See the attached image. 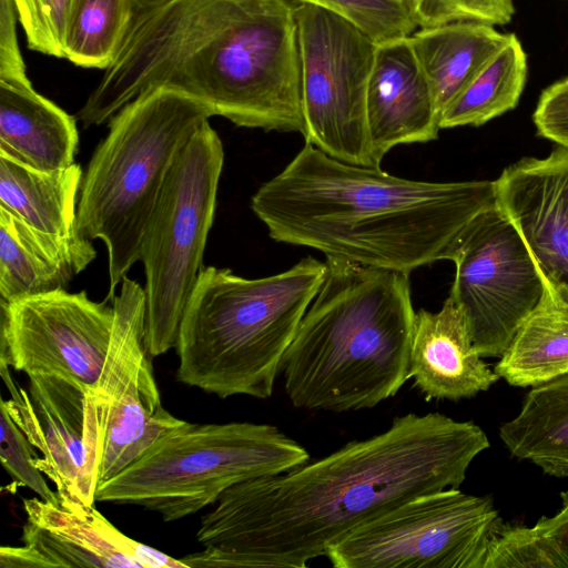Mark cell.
I'll list each match as a JSON object with an SVG mask.
<instances>
[{"label": "cell", "mask_w": 568, "mask_h": 568, "mask_svg": "<svg viewBox=\"0 0 568 568\" xmlns=\"http://www.w3.org/2000/svg\"><path fill=\"white\" fill-rule=\"evenodd\" d=\"M489 446L474 422L440 413L395 417L369 438L226 489L201 518L203 550L181 560L187 568H305L392 508L458 488Z\"/></svg>", "instance_id": "6da1fadb"}, {"label": "cell", "mask_w": 568, "mask_h": 568, "mask_svg": "<svg viewBox=\"0 0 568 568\" xmlns=\"http://www.w3.org/2000/svg\"><path fill=\"white\" fill-rule=\"evenodd\" d=\"M296 2L136 0L112 63L78 112L101 125L139 95L168 88L237 126L305 130Z\"/></svg>", "instance_id": "7a4b0ae2"}, {"label": "cell", "mask_w": 568, "mask_h": 568, "mask_svg": "<svg viewBox=\"0 0 568 568\" xmlns=\"http://www.w3.org/2000/svg\"><path fill=\"white\" fill-rule=\"evenodd\" d=\"M496 203L495 181L428 182L337 160L306 143L251 209L276 242L326 260L403 272L448 260L458 234Z\"/></svg>", "instance_id": "3957f363"}, {"label": "cell", "mask_w": 568, "mask_h": 568, "mask_svg": "<svg viewBox=\"0 0 568 568\" xmlns=\"http://www.w3.org/2000/svg\"><path fill=\"white\" fill-rule=\"evenodd\" d=\"M409 274L326 260V274L280 365L296 408H373L409 379Z\"/></svg>", "instance_id": "277c9868"}, {"label": "cell", "mask_w": 568, "mask_h": 568, "mask_svg": "<svg viewBox=\"0 0 568 568\" xmlns=\"http://www.w3.org/2000/svg\"><path fill=\"white\" fill-rule=\"evenodd\" d=\"M325 274L326 262L312 256L258 278L202 266L174 347L178 381L220 398L272 396L281 361Z\"/></svg>", "instance_id": "5b68a950"}, {"label": "cell", "mask_w": 568, "mask_h": 568, "mask_svg": "<svg viewBox=\"0 0 568 568\" xmlns=\"http://www.w3.org/2000/svg\"><path fill=\"white\" fill-rule=\"evenodd\" d=\"M205 103L158 88L126 103L109 120V131L83 173L79 232L100 239L109 257L108 301L140 261L148 219L181 150L214 116Z\"/></svg>", "instance_id": "8992f818"}, {"label": "cell", "mask_w": 568, "mask_h": 568, "mask_svg": "<svg viewBox=\"0 0 568 568\" xmlns=\"http://www.w3.org/2000/svg\"><path fill=\"white\" fill-rule=\"evenodd\" d=\"M308 460L307 449L274 425L184 422L99 485L95 500L140 506L174 521L215 504L234 485Z\"/></svg>", "instance_id": "52a82bcc"}, {"label": "cell", "mask_w": 568, "mask_h": 568, "mask_svg": "<svg viewBox=\"0 0 568 568\" xmlns=\"http://www.w3.org/2000/svg\"><path fill=\"white\" fill-rule=\"evenodd\" d=\"M224 162L217 132L205 122L176 156L145 224L144 346L151 357L175 347L201 271Z\"/></svg>", "instance_id": "ba28073f"}, {"label": "cell", "mask_w": 568, "mask_h": 568, "mask_svg": "<svg viewBox=\"0 0 568 568\" xmlns=\"http://www.w3.org/2000/svg\"><path fill=\"white\" fill-rule=\"evenodd\" d=\"M489 496L450 487L412 498L331 547L335 568H483L500 523Z\"/></svg>", "instance_id": "9c48e42d"}, {"label": "cell", "mask_w": 568, "mask_h": 568, "mask_svg": "<svg viewBox=\"0 0 568 568\" xmlns=\"http://www.w3.org/2000/svg\"><path fill=\"white\" fill-rule=\"evenodd\" d=\"M296 23L305 142L343 162L378 168L366 125L376 43L313 4H297Z\"/></svg>", "instance_id": "30bf717a"}, {"label": "cell", "mask_w": 568, "mask_h": 568, "mask_svg": "<svg viewBox=\"0 0 568 568\" xmlns=\"http://www.w3.org/2000/svg\"><path fill=\"white\" fill-rule=\"evenodd\" d=\"M449 296L464 312L481 357H501L539 303L545 283L521 235L495 203L458 234Z\"/></svg>", "instance_id": "8fae6325"}, {"label": "cell", "mask_w": 568, "mask_h": 568, "mask_svg": "<svg viewBox=\"0 0 568 568\" xmlns=\"http://www.w3.org/2000/svg\"><path fill=\"white\" fill-rule=\"evenodd\" d=\"M67 290L1 301L0 361L29 376L53 374L93 393L114 324V306Z\"/></svg>", "instance_id": "7c38bea8"}, {"label": "cell", "mask_w": 568, "mask_h": 568, "mask_svg": "<svg viewBox=\"0 0 568 568\" xmlns=\"http://www.w3.org/2000/svg\"><path fill=\"white\" fill-rule=\"evenodd\" d=\"M0 373L11 394L0 404L42 453L37 468L60 495L93 505L104 433L92 394L53 374L31 375L28 390H18L7 363L0 362Z\"/></svg>", "instance_id": "4fadbf2b"}, {"label": "cell", "mask_w": 568, "mask_h": 568, "mask_svg": "<svg viewBox=\"0 0 568 568\" xmlns=\"http://www.w3.org/2000/svg\"><path fill=\"white\" fill-rule=\"evenodd\" d=\"M22 546L0 548L1 568H187L181 560L139 542L93 505L60 495L22 500Z\"/></svg>", "instance_id": "5bb4252c"}, {"label": "cell", "mask_w": 568, "mask_h": 568, "mask_svg": "<svg viewBox=\"0 0 568 568\" xmlns=\"http://www.w3.org/2000/svg\"><path fill=\"white\" fill-rule=\"evenodd\" d=\"M496 204L528 247L546 286L568 298V145L526 156L495 180Z\"/></svg>", "instance_id": "9a60e30c"}, {"label": "cell", "mask_w": 568, "mask_h": 568, "mask_svg": "<svg viewBox=\"0 0 568 568\" xmlns=\"http://www.w3.org/2000/svg\"><path fill=\"white\" fill-rule=\"evenodd\" d=\"M366 125L377 166L394 146L433 141L442 130L409 37L376 44L366 90Z\"/></svg>", "instance_id": "2e32d148"}, {"label": "cell", "mask_w": 568, "mask_h": 568, "mask_svg": "<svg viewBox=\"0 0 568 568\" xmlns=\"http://www.w3.org/2000/svg\"><path fill=\"white\" fill-rule=\"evenodd\" d=\"M408 375L426 400L470 398L500 378L477 352L467 318L449 295L438 312H415Z\"/></svg>", "instance_id": "e0dca14e"}, {"label": "cell", "mask_w": 568, "mask_h": 568, "mask_svg": "<svg viewBox=\"0 0 568 568\" xmlns=\"http://www.w3.org/2000/svg\"><path fill=\"white\" fill-rule=\"evenodd\" d=\"M95 256L91 240L80 232L47 234L0 207L1 301L65 290Z\"/></svg>", "instance_id": "ac0fdd59"}, {"label": "cell", "mask_w": 568, "mask_h": 568, "mask_svg": "<svg viewBox=\"0 0 568 568\" xmlns=\"http://www.w3.org/2000/svg\"><path fill=\"white\" fill-rule=\"evenodd\" d=\"M77 120L30 81H0V155L40 171L74 163Z\"/></svg>", "instance_id": "d6986e66"}, {"label": "cell", "mask_w": 568, "mask_h": 568, "mask_svg": "<svg viewBox=\"0 0 568 568\" xmlns=\"http://www.w3.org/2000/svg\"><path fill=\"white\" fill-rule=\"evenodd\" d=\"M150 358L148 356L140 364L110 403L99 465V485L132 465L156 442L185 422L163 407Z\"/></svg>", "instance_id": "ffe728a7"}, {"label": "cell", "mask_w": 568, "mask_h": 568, "mask_svg": "<svg viewBox=\"0 0 568 568\" xmlns=\"http://www.w3.org/2000/svg\"><path fill=\"white\" fill-rule=\"evenodd\" d=\"M507 37L477 21L419 29L409 36L440 118Z\"/></svg>", "instance_id": "44dd1931"}, {"label": "cell", "mask_w": 568, "mask_h": 568, "mask_svg": "<svg viewBox=\"0 0 568 568\" xmlns=\"http://www.w3.org/2000/svg\"><path fill=\"white\" fill-rule=\"evenodd\" d=\"M82 179L77 163L40 171L0 155V207L43 233L74 235L79 233L75 205Z\"/></svg>", "instance_id": "7402d4cb"}, {"label": "cell", "mask_w": 568, "mask_h": 568, "mask_svg": "<svg viewBox=\"0 0 568 568\" xmlns=\"http://www.w3.org/2000/svg\"><path fill=\"white\" fill-rule=\"evenodd\" d=\"M509 385L535 387L568 374V298L544 294L494 367Z\"/></svg>", "instance_id": "603a6c76"}, {"label": "cell", "mask_w": 568, "mask_h": 568, "mask_svg": "<svg viewBox=\"0 0 568 568\" xmlns=\"http://www.w3.org/2000/svg\"><path fill=\"white\" fill-rule=\"evenodd\" d=\"M499 437L513 457L549 476L568 477V374L532 387Z\"/></svg>", "instance_id": "cb8c5ba5"}, {"label": "cell", "mask_w": 568, "mask_h": 568, "mask_svg": "<svg viewBox=\"0 0 568 568\" xmlns=\"http://www.w3.org/2000/svg\"><path fill=\"white\" fill-rule=\"evenodd\" d=\"M526 79L527 55L519 39L510 33L444 111L440 129L479 126L515 109Z\"/></svg>", "instance_id": "d4e9b609"}, {"label": "cell", "mask_w": 568, "mask_h": 568, "mask_svg": "<svg viewBox=\"0 0 568 568\" xmlns=\"http://www.w3.org/2000/svg\"><path fill=\"white\" fill-rule=\"evenodd\" d=\"M136 0H71L64 58L81 68L105 70L130 24Z\"/></svg>", "instance_id": "484cf974"}, {"label": "cell", "mask_w": 568, "mask_h": 568, "mask_svg": "<svg viewBox=\"0 0 568 568\" xmlns=\"http://www.w3.org/2000/svg\"><path fill=\"white\" fill-rule=\"evenodd\" d=\"M483 568H568V565L536 525L500 521L488 538Z\"/></svg>", "instance_id": "4316f807"}, {"label": "cell", "mask_w": 568, "mask_h": 568, "mask_svg": "<svg viewBox=\"0 0 568 568\" xmlns=\"http://www.w3.org/2000/svg\"><path fill=\"white\" fill-rule=\"evenodd\" d=\"M325 9L351 22L376 44L409 37L415 24L408 0H293Z\"/></svg>", "instance_id": "83f0119b"}, {"label": "cell", "mask_w": 568, "mask_h": 568, "mask_svg": "<svg viewBox=\"0 0 568 568\" xmlns=\"http://www.w3.org/2000/svg\"><path fill=\"white\" fill-rule=\"evenodd\" d=\"M412 18L420 29L458 21L504 26L515 13L513 0H408Z\"/></svg>", "instance_id": "f1b7e54d"}, {"label": "cell", "mask_w": 568, "mask_h": 568, "mask_svg": "<svg viewBox=\"0 0 568 568\" xmlns=\"http://www.w3.org/2000/svg\"><path fill=\"white\" fill-rule=\"evenodd\" d=\"M28 47L64 58V34L71 0H13Z\"/></svg>", "instance_id": "f546056e"}, {"label": "cell", "mask_w": 568, "mask_h": 568, "mask_svg": "<svg viewBox=\"0 0 568 568\" xmlns=\"http://www.w3.org/2000/svg\"><path fill=\"white\" fill-rule=\"evenodd\" d=\"M0 458L3 468L18 485L29 488L43 500H53L55 491L50 489L43 474L34 464L38 456L32 449L33 445L2 404H0Z\"/></svg>", "instance_id": "4dcf8cb0"}, {"label": "cell", "mask_w": 568, "mask_h": 568, "mask_svg": "<svg viewBox=\"0 0 568 568\" xmlns=\"http://www.w3.org/2000/svg\"><path fill=\"white\" fill-rule=\"evenodd\" d=\"M532 120L538 135L568 145V77L542 91Z\"/></svg>", "instance_id": "1f68e13d"}, {"label": "cell", "mask_w": 568, "mask_h": 568, "mask_svg": "<svg viewBox=\"0 0 568 568\" xmlns=\"http://www.w3.org/2000/svg\"><path fill=\"white\" fill-rule=\"evenodd\" d=\"M18 21L13 0H0V81H30L19 48Z\"/></svg>", "instance_id": "d6a6232c"}, {"label": "cell", "mask_w": 568, "mask_h": 568, "mask_svg": "<svg viewBox=\"0 0 568 568\" xmlns=\"http://www.w3.org/2000/svg\"><path fill=\"white\" fill-rule=\"evenodd\" d=\"M560 497V509L551 517H540L536 526L555 544L568 565V490Z\"/></svg>", "instance_id": "836d02e7"}]
</instances>
